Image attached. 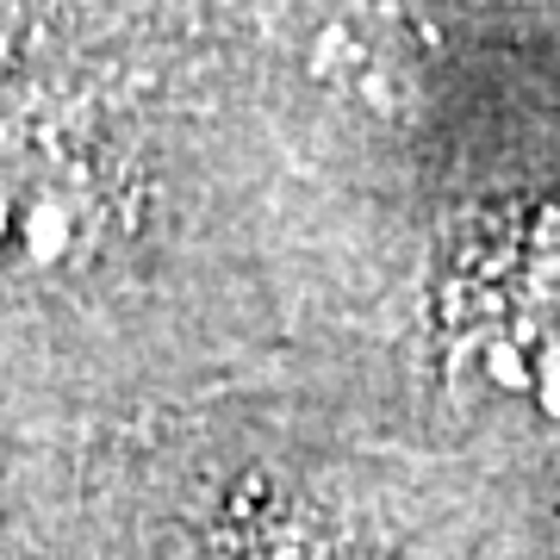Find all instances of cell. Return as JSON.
Returning <instances> with one entry per match:
<instances>
[{
	"mask_svg": "<svg viewBox=\"0 0 560 560\" xmlns=\"http://www.w3.org/2000/svg\"><path fill=\"white\" fill-rule=\"evenodd\" d=\"M106 243V187L62 143L0 125V280H57Z\"/></svg>",
	"mask_w": 560,
	"mask_h": 560,
	"instance_id": "obj_1",
	"label": "cell"
},
{
	"mask_svg": "<svg viewBox=\"0 0 560 560\" xmlns=\"http://www.w3.org/2000/svg\"><path fill=\"white\" fill-rule=\"evenodd\" d=\"M194 560H293V555H280L275 541H219V548H206Z\"/></svg>",
	"mask_w": 560,
	"mask_h": 560,
	"instance_id": "obj_2",
	"label": "cell"
}]
</instances>
